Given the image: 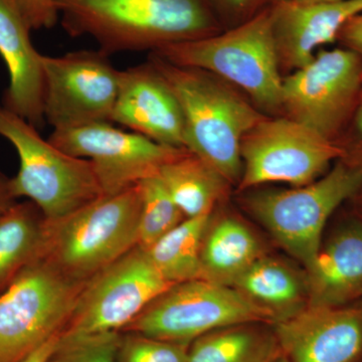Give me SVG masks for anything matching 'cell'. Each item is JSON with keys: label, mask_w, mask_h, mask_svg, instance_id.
Listing matches in <instances>:
<instances>
[{"label": "cell", "mask_w": 362, "mask_h": 362, "mask_svg": "<svg viewBox=\"0 0 362 362\" xmlns=\"http://www.w3.org/2000/svg\"><path fill=\"white\" fill-rule=\"evenodd\" d=\"M56 4L66 33L92 37L108 57L156 52L221 28L209 0H56Z\"/></svg>", "instance_id": "obj_1"}, {"label": "cell", "mask_w": 362, "mask_h": 362, "mask_svg": "<svg viewBox=\"0 0 362 362\" xmlns=\"http://www.w3.org/2000/svg\"><path fill=\"white\" fill-rule=\"evenodd\" d=\"M150 62L180 101L185 149L228 182L240 180L243 138L265 118L209 71L173 65L156 54Z\"/></svg>", "instance_id": "obj_2"}, {"label": "cell", "mask_w": 362, "mask_h": 362, "mask_svg": "<svg viewBox=\"0 0 362 362\" xmlns=\"http://www.w3.org/2000/svg\"><path fill=\"white\" fill-rule=\"evenodd\" d=\"M139 183L102 195L58 220L45 223L40 256L66 277L87 282L138 246Z\"/></svg>", "instance_id": "obj_3"}, {"label": "cell", "mask_w": 362, "mask_h": 362, "mask_svg": "<svg viewBox=\"0 0 362 362\" xmlns=\"http://www.w3.org/2000/svg\"><path fill=\"white\" fill-rule=\"evenodd\" d=\"M270 8L226 32L168 45L153 54L173 65L226 78L259 104L278 108L282 106L283 78L279 73Z\"/></svg>", "instance_id": "obj_4"}, {"label": "cell", "mask_w": 362, "mask_h": 362, "mask_svg": "<svg viewBox=\"0 0 362 362\" xmlns=\"http://www.w3.org/2000/svg\"><path fill=\"white\" fill-rule=\"evenodd\" d=\"M0 136L11 143L20 158L18 175L9 180L13 197L37 204L45 220H58L104 195L92 162L62 151L4 105Z\"/></svg>", "instance_id": "obj_5"}, {"label": "cell", "mask_w": 362, "mask_h": 362, "mask_svg": "<svg viewBox=\"0 0 362 362\" xmlns=\"http://www.w3.org/2000/svg\"><path fill=\"white\" fill-rule=\"evenodd\" d=\"M86 283L40 255L23 268L0 293V362H23L61 335Z\"/></svg>", "instance_id": "obj_6"}, {"label": "cell", "mask_w": 362, "mask_h": 362, "mask_svg": "<svg viewBox=\"0 0 362 362\" xmlns=\"http://www.w3.org/2000/svg\"><path fill=\"white\" fill-rule=\"evenodd\" d=\"M361 188L362 164L340 161L310 185L252 195L249 206L274 239L308 270L322 245L328 218Z\"/></svg>", "instance_id": "obj_7"}, {"label": "cell", "mask_w": 362, "mask_h": 362, "mask_svg": "<svg viewBox=\"0 0 362 362\" xmlns=\"http://www.w3.org/2000/svg\"><path fill=\"white\" fill-rule=\"evenodd\" d=\"M247 323H275L230 286L195 279L171 286L122 331L190 344L211 331Z\"/></svg>", "instance_id": "obj_8"}, {"label": "cell", "mask_w": 362, "mask_h": 362, "mask_svg": "<svg viewBox=\"0 0 362 362\" xmlns=\"http://www.w3.org/2000/svg\"><path fill=\"white\" fill-rule=\"evenodd\" d=\"M240 156V189L270 182L300 187L318 180L344 151L291 118L263 119L243 138Z\"/></svg>", "instance_id": "obj_9"}, {"label": "cell", "mask_w": 362, "mask_h": 362, "mask_svg": "<svg viewBox=\"0 0 362 362\" xmlns=\"http://www.w3.org/2000/svg\"><path fill=\"white\" fill-rule=\"evenodd\" d=\"M171 286L137 246L87 281L61 335L122 332Z\"/></svg>", "instance_id": "obj_10"}, {"label": "cell", "mask_w": 362, "mask_h": 362, "mask_svg": "<svg viewBox=\"0 0 362 362\" xmlns=\"http://www.w3.org/2000/svg\"><path fill=\"white\" fill-rule=\"evenodd\" d=\"M45 121L54 130L111 122L120 71L101 51L44 56ZM112 123V122H111Z\"/></svg>", "instance_id": "obj_11"}, {"label": "cell", "mask_w": 362, "mask_h": 362, "mask_svg": "<svg viewBox=\"0 0 362 362\" xmlns=\"http://www.w3.org/2000/svg\"><path fill=\"white\" fill-rule=\"evenodd\" d=\"M49 141L62 151L92 162L104 195L119 194L188 151L114 127L111 122L54 130Z\"/></svg>", "instance_id": "obj_12"}, {"label": "cell", "mask_w": 362, "mask_h": 362, "mask_svg": "<svg viewBox=\"0 0 362 362\" xmlns=\"http://www.w3.org/2000/svg\"><path fill=\"white\" fill-rule=\"evenodd\" d=\"M362 59L352 49L319 51L303 68L283 78L282 106L293 120L331 139L356 99Z\"/></svg>", "instance_id": "obj_13"}, {"label": "cell", "mask_w": 362, "mask_h": 362, "mask_svg": "<svg viewBox=\"0 0 362 362\" xmlns=\"http://www.w3.org/2000/svg\"><path fill=\"white\" fill-rule=\"evenodd\" d=\"M290 362H356L362 356V306L310 305L274 324Z\"/></svg>", "instance_id": "obj_14"}, {"label": "cell", "mask_w": 362, "mask_h": 362, "mask_svg": "<svg viewBox=\"0 0 362 362\" xmlns=\"http://www.w3.org/2000/svg\"><path fill=\"white\" fill-rule=\"evenodd\" d=\"M111 122L160 144L185 149L182 108L170 86L150 61L120 71Z\"/></svg>", "instance_id": "obj_15"}, {"label": "cell", "mask_w": 362, "mask_h": 362, "mask_svg": "<svg viewBox=\"0 0 362 362\" xmlns=\"http://www.w3.org/2000/svg\"><path fill=\"white\" fill-rule=\"evenodd\" d=\"M361 13L362 0L333 4L280 0L270 8L279 63L295 70L303 68L314 59L318 47L334 42L345 23Z\"/></svg>", "instance_id": "obj_16"}, {"label": "cell", "mask_w": 362, "mask_h": 362, "mask_svg": "<svg viewBox=\"0 0 362 362\" xmlns=\"http://www.w3.org/2000/svg\"><path fill=\"white\" fill-rule=\"evenodd\" d=\"M30 32L11 0H0V57L9 74L2 105L39 129L45 122V73Z\"/></svg>", "instance_id": "obj_17"}, {"label": "cell", "mask_w": 362, "mask_h": 362, "mask_svg": "<svg viewBox=\"0 0 362 362\" xmlns=\"http://www.w3.org/2000/svg\"><path fill=\"white\" fill-rule=\"evenodd\" d=\"M309 304L345 306L362 297V223L335 233L307 270Z\"/></svg>", "instance_id": "obj_18"}, {"label": "cell", "mask_w": 362, "mask_h": 362, "mask_svg": "<svg viewBox=\"0 0 362 362\" xmlns=\"http://www.w3.org/2000/svg\"><path fill=\"white\" fill-rule=\"evenodd\" d=\"M264 256L251 228L233 216L209 218L202 243V279L230 286Z\"/></svg>", "instance_id": "obj_19"}, {"label": "cell", "mask_w": 362, "mask_h": 362, "mask_svg": "<svg viewBox=\"0 0 362 362\" xmlns=\"http://www.w3.org/2000/svg\"><path fill=\"white\" fill-rule=\"evenodd\" d=\"M232 287L269 312L275 323L294 316L309 304L307 278L284 262L265 255L250 266Z\"/></svg>", "instance_id": "obj_20"}, {"label": "cell", "mask_w": 362, "mask_h": 362, "mask_svg": "<svg viewBox=\"0 0 362 362\" xmlns=\"http://www.w3.org/2000/svg\"><path fill=\"white\" fill-rule=\"evenodd\" d=\"M157 175L187 218L211 214L225 195L228 182L216 169L189 151L164 164Z\"/></svg>", "instance_id": "obj_21"}, {"label": "cell", "mask_w": 362, "mask_h": 362, "mask_svg": "<svg viewBox=\"0 0 362 362\" xmlns=\"http://www.w3.org/2000/svg\"><path fill=\"white\" fill-rule=\"evenodd\" d=\"M259 323L211 331L190 343L187 362H273L282 356L274 329Z\"/></svg>", "instance_id": "obj_22"}, {"label": "cell", "mask_w": 362, "mask_h": 362, "mask_svg": "<svg viewBox=\"0 0 362 362\" xmlns=\"http://www.w3.org/2000/svg\"><path fill=\"white\" fill-rule=\"evenodd\" d=\"M45 223L44 214L30 201L16 202L0 214V293L40 256Z\"/></svg>", "instance_id": "obj_23"}, {"label": "cell", "mask_w": 362, "mask_h": 362, "mask_svg": "<svg viewBox=\"0 0 362 362\" xmlns=\"http://www.w3.org/2000/svg\"><path fill=\"white\" fill-rule=\"evenodd\" d=\"M211 216L185 218L153 245L143 249L152 265L170 284L202 279V238Z\"/></svg>", "instance_id": "obj_24"}, {"label": "cell", "mask_w": 362, "mask_h": 362, "mask_svg": "<svg viewBox=\"0 0 362 362\" xmlns=\"http://www.w3.org/2000/svg\"><path fill=\"white\" fill-rule=\"evenodd\" d=\"M139 187L141 214L138 247L147 249L187 218L158 175L142 180Z\"/></svg>", "instance_id": "obj_25"}, {"label": "cell", "mask_w": 362, "mask_h": 362, "mask_svg": "<svg viewBox=\"0 0 362 362\" xmlns=\"http://www.w3.org/2000/svg\"><path fill=\"white\" fill-rule=\"evenodd\" d=\"M120 331L61 335L47 362H118Z\"/></svg>", "instance_id": "obj_26"}, {"label": "cell", "mask_w": 362, "mask_h": 362, "mask_svg": "<svg viewBox=\"0 0 362 362\" xmlns=\"http://www.w3.org/2000/svg\"><path fill=\"white\" fill-rule=\"evenodd\" d=\"M189 345L125 332L119 349L118 362H187Z\"/></svg>", "instance_id": "obj_27"}, {"label": "cell", "mask_w": 362, "mask_h": 362, "mask_svg": "<svg viewBox=\"0 0 362 362\" xmlns=\"http://www.w3.org/2000/svg\"><path fill=\"white\" fill-rule=\"evenodd\" d=\"M216 18H226L232 26L240 25L252 16L270 8L280 0H209Z\"/></svg>", "instance_id": "obj_28"}, {"label": "cell", "mask_w": 362, "mask_h": 362, "mask_svg": "<svg viewBox=\"0 0 362 362\" xmlns=\"http://www.w3.org/2000/svg\"><path fill=\"white\" fill-rule=\"evenodd\" d=\"M30 30L52 28L59 21L56 0H11Z\"/></svg>", "instance_id": "obj_29"}, {"label": "cell", "mask_w": 362, "mask_h": 362, "mask_svg": "<svg viewBox=\"0 0 362 362\" xmlns=\"http://www.w3.org/2000/svg\"><path fill=\"white\" fill-rule=\"evenodd\" d=\"M340 37L349 49L356 52L362 59V13L347 21L340 30Z\"/></svg>", "instance_id": "obj_30"}, {"label": "cell", "mask_w": 362, "mask_h": 362, "mask_svg": "<svg viewBox=\"0 0 362 362\" xmlns=\"http://www.w3.org/2000/svg\"><path fill=\"white\" fill-rule=\"evenodd\" d=\"M59 337L61 335L51 338L49 341L42 344L40 349L33 352L28 358H25L23 362H47L51 358L52 354H54L57 345H58Z\"/></svg>", "instance_id": "obj_31"}, {"label": "cell", "mask_w": 362, "mask_h": 362, "mask_svg": "<svg viewBox=\"0 0 362 362\" xmlns=\"http://www.w3.org/2000/svg\"><path fill=\"white\" fill-rule=\"evenodd\" d=\"M9 180L11 178L0 173V214L4 213L16 202V199L11 192Z\"/></svg>", "instance_id": "obj_32"}, {"label": "cell", "mask_w": 362, "mask_h": 362, "mask_svg": "<svg viewBox=\"0 0 362 362\" xmlns=\"http://www.w3.org/2000/svg\"><path fill=\"white\" fill-rule=\"evenodd\" d=\"M299 4H333V2L342 1V0H292Z\"/></svg>", "instance_id": "obj_33"}, {"label": "cell", "mask_w": 362, "mask_h": 362, "mask_svg": "<svg viewBox=\"0 0 362 362\" xmlns=\"http://www.w3.org/2000/svg\"><path fill=\"white\" fill-rule=\"evenodd\" d=\"M357 128H358L359 132L362 134V107L361 111H359L358 116H357Z\"/></svg>", "instance_id": "obj_34"}, {"label": "cell", "mask_w": 362, "mask_h": 362, "mask_svg": "<svg viewBox=\"0 0 362 362\" xmlns=\"http://www.w3.org/2000/svg\"><path fill=\"white\" fill-rule=\"evenodd\" d=\"M273 362H290L288 361L287 357L284 356V354H282V356H280L278 357L277 359H275Z\"/></svg>", "instance_id": "obj_35"}, {"label": "cell", "mask_w": 362, "mask_h": 362, "mask_svg": "<svg viewBox=\"0 0 362 362\" xmlns=\"http://www.w3.org/2000/svg\"><path fill=\"white\" fill-rule=\"evenodd\" d=\"M361 192H362V188H361Z\"/></svg>", "instance_id": "obj_36"}, {"label": "cell", "mask_w": 362, "mask_h": 362, "mask_svg": "<svg viewBox=\"0 0 362 362\" xmlns=\"http://www.w3.org/2000/svg\"><path fill=\"white\" fill-rule=\"evenodd\" d=\"M362 298V297H361ZM361 306H362V303H361Z\"/></svg>", "instance_id": "obj_37"}]
</instances>
